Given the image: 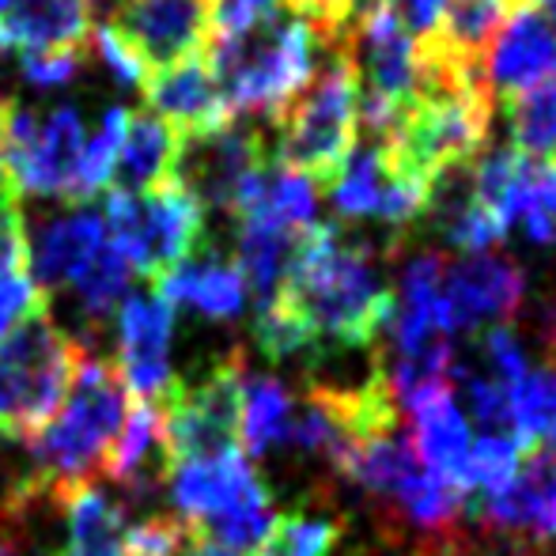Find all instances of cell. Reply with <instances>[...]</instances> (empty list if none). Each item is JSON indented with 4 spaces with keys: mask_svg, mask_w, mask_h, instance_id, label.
Instances as JSON below:
<instances>
[{
    "mask_svg": "<svg viewBox=\"0 0 556 556\" xmlns=\"http://www.w3.org/2000/svg\"><path fill=\"white\" fill-rule=\"evenodd\" d=\"M277 303L315 349H371L394 318V288L379 269V250L349 239L337 224H311L295 235Z\"/></svg>",
    "mask_w": 556,
    "mask_h": 556,
    "instance_id": "1",
    "label": "cell"
},
{
    "mask_svg": "<svg viewBox=\"0 0 556 556\" xmlns=\"http://www.w3.org/2000/svg\"><path fill=\"white\" fill-rule=\"evenodd\" d=\"M205 58L227 114L254 117L273 129L285 106L311 84L323 50L307 20L277 4L239 35H213Z\"/></svg>",
    "mask_w": 556,
    "mask_h": 556,
    "instance_id": "2",
    "label": "cell"
},
{
    "mask_svg": "<svg viewBox=\"0 0 556 556\" xmlns=\"http://www.w3.org/2000/svg\"><path fill=\"white\" fill-rule=\"evenodd\" d=\"M129 413V390H125L117 364L99 352H84L61 409L27 435V451L35 458L30 492H58L73 484H96L103 477V462L111 454Z\"/></svg>",
    "mask_w": 556,
    "mask_h": 556,
    "instance_id": "3",
    "label": "cell"
},
{
    "mask_svg": "<svg viewBox=\"0 0 556 556\" xmlns=\"http://www.w3.org/2000/svg\"><path fill=\"white\" fill-rule=\"evenodd\" d=\"M359 76L349 50L323 53L311 84L285 106L273 125V160L307 175L318 190H330L344 155L356 144Z\"/></svg>",
    "mask_w": 556,
    "mask_h": 556,
    "instance_id": "4",
    "label": "cell"
},
{
    "mask_svg": "<svg viewBox=\"0 0 556 556\" xmlns=\"http://www.w3.org/2000/svg\"><path fill=\"white\" fill-rule=\"evenodd\" d=\"M84 344L50 318V303L0 341V435H35L68 394Z\"/></svg>",
    "mask_w": 556,
    "mask_h": 556,
    "instance_id": "5",
    "label": "cell"
},
{
    "mask_svg": "<svg viewBox=\"0 0 556 556\" xmlns=\"http://www.w3.org/2000/svg\"><path fill=\"white\" fill-rule=\"evenodd\" d=\"M242 375L247 356L242 349H231L198 379H170L167 394L155 402V417L175 466L239 451Z\"/></svg>",
    "mask_w": 556,
    "mask_h": 556,
    "instance_id": "6",
    "label": "cell"
},
{
    "mask_svg": "<svg viewBox=\"0 0 556 556\" xmlns=\"http://www.w3.org/2000/svg\"><path fill=\"white\" fill-rule=\"evenodd\" d=\"M103 224L132 273H144L148 280H160L208 239L205 213L170 182L152 193L106 190Z\"/></svg>",
    "mask_w": 556,
    "mask_h": 556,
    "instance_id": "7",
    "label": "cell"
},
{
    "mask_svg": "<svg viewBox=\"0 0 556 556\" xmlns=\"http://www.w3.org/2000/svg\"><path fill=\"white\" fill-rule=\"evenodd\" d=\"M88 129H84L80 106H58L42 114L35 106H23L12 99L0 129L4 144V170L20 193H38V198H61L76 205V167Z\"/></svg>",
    "mask_w": 556,
    "mask_h": 556,
    "instance_id": "8",
    "label": "cell"
},
{
    "mask_svg": "<svg viewBox=\"0 0 556 556\" xmlns=\"http://www.w3.org/2000/svg\"><path fill=\"white\" fill-rule=\"evenodd\" d=\"M265 129L269 125L254 122V117H227L220 129L178 137L170 186H178L205 216H227L242 182L273 155Z\"/></svg>",
    "mask_w": 556,
    "mask_h": 556,
    "instance_id": "9",
    "label": "cell"
},
{
    "mask_svg": "<svg viewBox=\"0 0 556 556\" xmlns=\"http://www.w3.org/2000/svg\"><path fill=\"white\" fill-rule=\"evenodd\" d=\"M522 300H527V273L519 269V262L481 250L443 265L435 318L443 333H477L484 326L511 323Z\"/></svg>",
    "mask_w": 556,
    "mask_h": 556,
    "instance_id": "10",
    "label": "cell"
},
{
    "mask_svg": "<svg viewBox=\"0 0 556 556\" xmlns=\"http://www.w3.org/2000/svg\"><path fill=\"white\" fill-rule=\"evenodd\" d=\"M106 27L148 73H155L208 50L213 0H122Z\"/></svg>",
    "mask_w": 556,
    "mask_h": 556,
    "instance_id": "11",
    "label": "cell"
},
{
    "mask_svg": "<svg viewBox=\"0 0 556 556\" xmlns=\"http://www.w3.org/2000/svg\"><path fill=\"white\" fill-rule=\"evenodd\" d=\"M117 375L137 402H160L170 387L175 307L155 292H125L117 303Z\"/></svg>",
    "mask_w": 556,
    "mask_h": 556,
    "instance_id": "12",
    "label": "cell"
},
{
    "mask_svg": "<svg viewBox=\"0 0 556 556\" xmlns=\"http://www.w3.org/2000/svg\"><path fill=\"white\" fill-rule=\"evenodd\" d=\"M556 76V30L542 15L534 0L527 4H511L507 20L500 23L496 38H492L489 53H484V84H489L492 99L507 103V99L522 96V91L538 88V84Z\"/></svg>",
    "mask_w": 556,
    "mask_h": 556,
    "instance_id": "13",
    "label": "cell"
},
{
    "mask_svg": "<svg viewBox=\"0 0 556 556\" xmlns=\"http://www.w3.org/2000/svg\"><path fill=\"white\" fill-rule=\"evenodd\" d=\"M489 527L507 534L556 538V443L530 446L507 489L484 492L473 504Z\"/></svg>",
    "mask_w": 556,
    "mask_h": 556,
    "instance_id": "14",
    "label": "cell"
},
{
    "mask_svg": "<svg viewBox=\"0 0 556 556\" xmlns=\"http://www.w3.org/2000/svg\"><path fill=\"white\" fill-rule=\"evenodd\" d=\"M106 242L103 213L88 205H68L65 213H53L35 224L27 239L30 285L42 295L65 292L76 273L88 265V257Z\"/></svg>",
    "mask_w": 556,
    "mask_h": 556,
    "instance_id": "15",
    "label": "cell"
},
{
    "mask_svg": "<svg viewBox=\"0 0 556 556\" xmlns=\"http://www.w3.org/2000/svg\"><path fill=\"white\" fill-rule=\"evenodd\" d=\"M405 409L413 413L409 443L417 451L420 469L446 489L469 496L473 492V484H469V428L458 405H454L451 382L417 394Z\"/></svg>",
    "mask_w": 556,
    "mask_h": 556,
    "instance_id": "16",
    "label": "cell"
},
{
    "mask_svg": "<svg viewBox=\"0 0 556 556\" xmlns=\"http://www.w3.org/2000/svg\"><path fill=\"white\" fill-rule=\"evenodd\" d=\"M96 8L91 0H12L0 15V53L91 50Z\"/></svg>",
    "mask_w": 556,
    "mask_h": 556,
    "instance_id": "17",
    "label": "cell"
},
{
    "mask_svg": "<svg viewBox=\"0 0 556 556\" xmlns=\"http://www.w3.org/2000/svg\"><path fill=\"white\" fill-rule=\"evenodd\" d=\"M144 99L160 122H167L178 137L186 132H208L220 129L227 122V106L220 99V88H216V76L208 68V58L198 53V58H186L170 68H155L144 80Z\"/></svg>",
    "mask_w": 556,
    "mask_h": 556,
    "instance_id": "18",
    "label": "cell"
},
{
    "mask_svg": "<svg viewBox=\"0 0 556 556\" xmlns=\"http://www.w3.org/2000/svg\"><path fill=\"white\" fill-rule=\"evenodd\" d=\"M152 292L167 300L170 307H193L213 323H231L242 315L247 303V285H242L235 262H227L213 242L193 250L186 262H178L170 273L152 280Z\"/></svg>",
    "mask_w": 556,
    "mask_h": 556,
    "instance_id": "19",
    "label": "cell"
},
{
    "mask_svg": "<svg viewBox=\"0 0 556 556\" xmlns=\"http://www.w3.org/2000/svg\"><path fill=\"white\" fill-rule=\"evenodd\" d=\"M262 484L265 481L254 473L247 454L227 451L216 454V458H198L175 466V473H170V500L182 511V522L205 527L216 515H224L227 507H235L250 492H257Z\"/></svg>",
    "mask_w": 556,
    "mask_h": 556,
    "instance_id": "20",
    "label": "cell"
},
{
    "mask_svg": "<svg viewBox=\"0 0 556 556\" xmlns=\"http://www.w3.org/2000/svg\"><path fill=\"white\" fill-rule=\"evenodd\" d=\"M170 473H175V462H170L167 443H163L155 405L132 397L122 432H117L111 454L103 462V477L122 484L132 496H144V492L167 484Z\"/></svg>",
    "mask_w": 556,
    "mask_h": 556,
    "instance_id": "21",
    "label": "cell"
},
{
    "mask_svg": "<svg viewBox=\"0 0 556 556\" xmlns=\"http://www.w3.org/2000/svg\"><path fill=\"white\" fill-rule=\"evenodd\" d=\"M239 231H235V269H239L242 285L254 292L257 307H269L280 292V280H285L288 257H292L295 235L292 227L265 213H247L235 216Z\"/></svg>",
    "mask_w": 556,
    "mask_h": 556,
    "instance_id": "22",
    "label": "cell"
},
{
    "mask_svg": "<svg viewBox=\"0 0 556 556\" xmlns=\"http://www.w3.org/2000/svg\"><path fill=\"white\" fill-rule=\"evenodd\" d=\"M175 148L178 132L167 122L152 114H129L125 117L122 148H117V163L111 175V190L122 193H152L170 182V167H175Z\"/></svg>",
    "mask_w": 556,
    "mask_h": 556,
    "instance_id": "23",
    "label": "cell"
},
{
    "mask_svg": "<svg viewBox=\"0 0 556 556\" xmlns=\"http://www.w3.org/2000/svg\"><path fill=\"white\" fill-rule=\"evenodd\" d=\"M53 504L68 519V545L58 556H125L122 511L91 481L58 492Z\"/></svg>",
    "mask_w": 556,
    "mask_h": 556,
    "instance_id": "24",
    "label": "cell"
},
{
    "mask_svg": "<svg viewBox=\"0 0 556 556\" xmlns=\"http://www.w3.org/2000/svg\"><path fill=\"white\" fill-rule=\"evenodd\" d=\"M129 280H132L129 257L106 239L103 247L88 257V265L73 277V285L65 288V292H73V307L91 337L103 333V326L114 318L117 303L129 292Z\"/></svg>",
    "mask_w": 556,
    "mask_h": 556,
    "instance_id": "25",
    "label": "cell"
},
{
    "mask_svg": "<svg viewBox=\"0 0 556 556\" xmlns=\"http://www.w3.org/2000/svg\"><path fill=\"white\" fill-rule=\"evenodd\" d=\"M295 397L285 382L273 375H242V405H239V443L250 458H262L273 446L288 440Z\"/></svg>",
    "mask_w": 556,
    "mask_h": 556,
    "instance_id": "26",
    "label": "cell"
},
{
    "mask_svg": "<svg viewBox=\"0 0 556 556\" xmlns=\"http://www.w3.org/2000/svg\"><path fill=\"white\" fill-rule=\"evenodd\" d=\"M507 12H511V0H451L440 30L428 35V42H435L443 53L466 61V65L484 68V53H489Z\"/></svg>",
    "mask_w": 556,
    "mask_h": 556,
    "instance_id": "27",
    "label": "cell"
},
{
    "mask_svg": "<svg viewBox=\"0 0 556 556\" xmlns=\"http://www.w3.org/2000/svg\"><path fill=\"white\" fill-rule=\"evenodd\" d=\"M341 473L352 477V481H356L364 492H371V496L394 500L397 492L420 473V462H417L413 443L405 440V435H397V428H394V432L359 443L356 451L344 458Z\"/></svg>",
    "mask_w": 556,
    "mask_h": 556,
    "instance_id": "28",
    "label": "cell"
},
{
    "mask_svg": "<svg viewBox=\"0 0 556 556\" xmlns=\"http://www.w3.org/2000/svg\"><path fill=\"white\" fill-rule=\"evenodd\" d=\"M387 155H382L379 140H364L352 144V152L344 155L341 170L330 182V198L337 216L344 220H367L379 213L382 190H387Z\"/></svg>",
    "mask_w": 556,
    "mask_h": 556,
    "instance_id": "29",
    "label": "cell"
},
{
    "mask_svg": "<svg viewBox=\"0 0 556 556\" xmlns=\"http://www.w3.org/2000/svg\"><path fill=\"white\" fill-rule=\"evenodd\" d=\"M507 409H511V435L522 446L556 443V367L527 371L519 382L507 387Z\"/></svg>",
    "mask_w": 556,
    "mask_h": 556,
    "instance_id": "30",
    "label": "cell"
},
{
    "mask_svg": "<svg viewBox=\"0 0 556 556\" xmlns=\"http://www.w3.org/2000/svg\"><path fill=\"white\" fill-rule=\"evenodd\" d=\"M507 122H511V148L556 163V80H545L522 96L507 99Z\"/></svg>",
    "mask_w": 556,
    "mask_h": 556,
    "instance_id": "31",
    "label": "cell"
},
{
    "mask_svg": "<svg viewBox=\"0 0 556 556\" xmlns=\"http://www.w3.org/2000/svg\"><path fill=\"white\" fill-rule=\"evenodd\" d=\"M125 106H111L99 117V129L84 140L80 152V167H76V205H88L96 193L111 190V175L117 163V148H122V132H125Z\"/></svg>",
    "mask_w": 556,
    "mask_h": 556,
    "instance_id": "32",
    "label": "cell"
},
{
    "mask_svg": "<svg viewBox=\"0 0 556 556\" xmlns=\"http://www.w3.org/2000/svg\"><path fill=\"white\" fill-rule=\"evenodd\" d=\"M344 522L326 519V515H277L269 538L262 542V549L254 556H326L341 542Z\"/></svg>",
    "mask_w": 556,
    "mask_h": 556,
    "instance_id": "33",
    "label": "cell"
},
{
    "mask_svg": "<svg viewBox=\"0 0 556 556\" xmlns=\"http://www.w3.org/2000/svg\"><path fill=\"white\" fill-rule=\"evenodd\" d=\"M469 496H462V492L446 489L440 484L435 477H428L425 469H420L417 477H413L409 484H405L402 492L394 496V504H402V511L409 515L417 527L425 530H443L451 527L454 519L462 515V507H466Z\"/></svg>",
    "mask_w": 556,
    "mask_h": 556,
    "instance_id": "34",
    "label": "cell"
},
{
    "mask_svg": "<svg viewBox=\"0 0 556 556\" xmlns=\"http://www.w3.org/2000/svg\"><path fill=\"white\" fill-rule=\"evenodd\" d=\"M527 454L515 435H492L484 432L481 440L469 446V484L481 492H500L515 481L519 462Z\"/></svg>",
    "mask_w": 556,
    "mask_h": 556,
    "instance_id": "35",
    "label": "cell"
},
{
    "mask_svg": "<svg viewBox=\"0 0 556 556\" xmlns=\"http://www.w3.org/2000/svg\"><path fill=\"white\" fill-rule=\"evenodd\" d=\"M477 352H481V364L489 367V379L504 382V387L519 382L522 375L530 371V367H527V352H522L519 333H515L507 323L484 326L481 341H477Z\"/></svg>",
    "mask_w": 556,
    "mask_h": 556,
    "instance_id": "36",
    "label": "cell"
},
{
    "mask_svg": "<svg viewBox=\"0 0 556 556\" xmlns=\"http://www.w3.org/2000/svg\"><path fill=\"white\" fill-rule=\"evenodd\" d=\"M186 538H190V527L182 519L152 515L125 530V556H186Z\"/></svg>",
    "mask_w": 556,
    "mask_h": 556,
    "instance_id": "37",
    "label": "cell"
},
{
    "mask_svg": "<svg viewBox=\"0 0 556 556\" xmlns=\"http://www.w3.org/2000/svg\"><path fill=\"white\" fill-rule=\"evenodd\" d=\"M27 265V224L20 208V186L0 163V273Z\"/></svg>",
    "mask_w": 556,
    "mask_h": 556,
    "instance_id": "38",
    "label": "cell"
},
{
    "mask_svg": "<svg viewBox=\"0 0 556 556\" xmlns=\"http://www.w3.org/2000/svg\"><path fill=\"white\" fill-rule=\"evenodd\" d=\"M88 68V50H58V53H23L20 76L30 88H65Z\"/></svg>",
    "mask_w": 556,
    "mask_h": 556,
    "instance_id": "39",
    "label": "cell"
},
{
    "mask_svg": "<svg viewBox=\"0 0 556 556\" xmlns=\"http://www.w3.org/2000/svg\"><path fill=\"white\" fill-rule=\"evenodd\" d=\"M46 295L30 285V277L23 273V265L0 273V341L15 330L20 323H27L35 311L46 307Z\"/></svg>",
    "mask_w": 556,
    "mask_h": 556,
    "instance_id": "40",
    "label": "cell"
},
{
    "mask_svg": "<svg viewBox=\"0 0 556 556\" xmlns=\"http://www.w3.org/2000/svg\"><path fill=\"white\" fill-rule=\"evenodd\" d=\"M91 50L103 58V65L111 68V76L122 88H144V80H148V68L140 65L137 58H132L129 50H125L122 42H117V35L111 27H99V30H91Z\"/></svg>",
    "mask_w": 556,
    "mask_h": 556,
    "instance_id": "41",
    "label": "cell"
},
{
    "mask_svg": "<svg viewBox=\"0 0 556 556\" xmlns=\"http://www.w3.org/2000/svg\"><path fill=\"white\" fill-rule=\"evenodd\" d=\"M277 4L280 0H213V35H239Z\"/></svg>",
    "mask_w": 556,
    "mask_h": 556,
    "instance_id": "42",
    "label": "cell"
},
{
    "mask_svg": "<svg viewBox=\"0 0 556 556\" xmlns=\"http://www.w3.org/2000/svg\"><path fill=\"white\" fill-rule=\"evenodd\" d=\"M446 4H451V0H394V8H397V15H402L405 30H409L417 42L440 30Z\"/></svg>",
    "mask_w": 556,
    "mask_h": 556,
    "instance_id": "43",
    "label": "cell"
},
{
    "mask_svg": "<svg viewBox=\"0 0 556 556\" xmlns=\"http://www.w3.org/2000/svg\"><path fill=\"white\" fill-rule=\"evenodd\" d=\"M519 224L530 242H538V247H556V216L553 213H545V208H527V213L519 216Z\"/></svg>",
    "mask_w": 556,
    "mask_h": 556,
    "instance_id": "44",
    "label": "cell"
},
{
    "mask_svg": "<svg viewBox=\"0 0 556 556\" xmlns=\"http://www.w3.org/2000/svg\"><path fill=\"white\" fill-rule=\"evenodd\" d=\"M190 527V538H186V556H247V553H235V549H224V545H216L213 538L201 534L193 522H186Z\"/></svg>",
    "mask_w": 556,
    "mask_h": 556,
    "instance_id": "45",
    "label": "cell"
},
{
    "mask_svg": "<svg viewBox=\"0 0 556 556\" xmlns=\"http://www.w3.org/2000/svg\"><path fill=\"white\" fill-rule=\"evenodd\" d=\"M538 8H542V15L553 23V30H556V0H538Z\"/></svg>",
    "mask_w": 556,
    "mask_h": 556,
    "instance_id": "46",
    "label": "cell"
},
{
    "mask_svg": "<svg viewBox=\"0 0 556 556\" xmlns=\"http://www.w3.org/2000/svg\"><path fill=\"white\" fill-rule=\"evenodd\" d=\"M117 4H122V0H91V8H96V12H106V15H111Z\"/></svg>",
    "mask_w": 556,
    "mask_h": 556,
    "instance_id": "47",
    "label": "cell"
},
{
    "mask_svg": "<svg viewBox=\"0 0 556 556\" xmlns=\"http://www.w3.org/2000/svg\"><path fill=\"white\" fill-rule=\"evenodd\" d=\"M0 556H12V545H8L4 538H0Z\"/></svg>",
    "mask_w": 556,
    "mask_h": 556,
    "instance_id": "48",
    "label": "cell"
},
{
    "mask_svg": "<svg viewBox=\"0 0 556 556\" xmlns=\"http://www.w3.org/2000/svg\"><path fill=\"white\" fill-rule=\"evenodd\" d=\"M8 8H12V0H0V15H4V12H8Z\"/></svg>",
    "mask_w": 556,
    "mask_h": 556,
    "instance_id": "49",
    "label": "cell"
},
{
    "mask_svg": "<svg viewBox=\"0 0 556 556\" xmlns=\"http://www.w3.org/2000/svg\"><path fill=\"white\" fill-rule=\"evenodd\" d=\"M425 556H454V553H425Z\"/></svg>",
    "mask_w": 556,
    "mask_h": 556,
    "instance_id": "50",
    "label": "cell"
},
{
    "mask_svg": "<svg viewBox=\"0 0 556 556\" xmlns=\"http://www.w3.org/2000/svg\"><path fill=\"white\" fill-rule=\"evenodd\" d=\"M511 4H527V0H511Z\"/></svg>",
    "mask_w": 556,
    "mask_h": 556,
    "instance_id": "51",
    "label": "cell"
}]
</instances>
